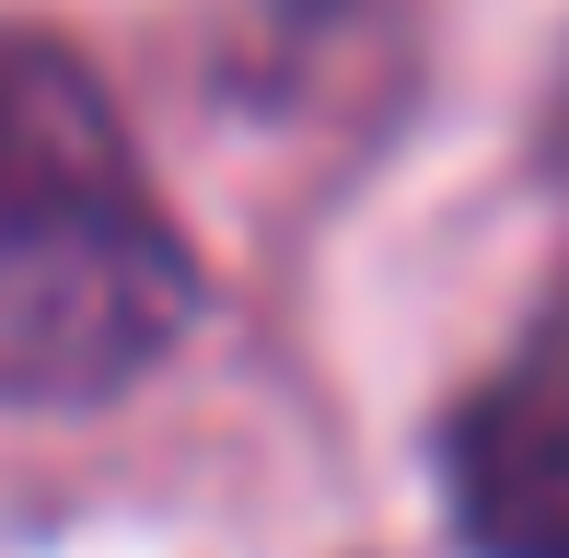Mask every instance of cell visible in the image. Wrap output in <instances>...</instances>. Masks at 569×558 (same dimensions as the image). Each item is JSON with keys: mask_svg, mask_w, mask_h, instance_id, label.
<instances>
[{"mask_svg": "<svg viewBox=\"0 0 569 558\" xmlns=\"http://www.w3.org/2000/svg\"><path fill=\"white\" fill-rule=\"evenodd\" d=\"M187 315V233L163 221L106 82L0 23V408H93L140 385Z\"/></svg>", "mask_w": 569, "mask_h": 558, "instance_id": "cell-1", "label": "cell"}, {"mask_svg": "<svg viewBox=\"0 0 569 558\" xmlns=\"http://www.w3.org/2000/svg\"><path fill=\"white\" fill-rule=\"evenodd\" d=\"M442 477L477 558H569V302L465 396Z\"/></svg>", "mask_w": 569, "mask_h": 558, "instance_id": "cell-2", "label": "cell"}]
</instances>
